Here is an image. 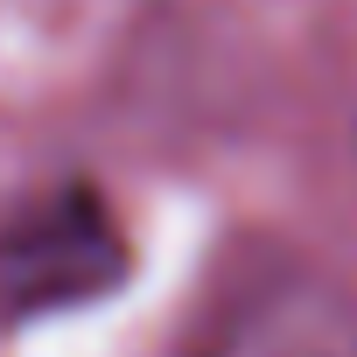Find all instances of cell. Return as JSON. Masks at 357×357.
<instances>
[{"instance_id":"obj_2","label":"cell","mask_w":357,"mask_h":357,"mask_svg":"<svg viewBox=\"0 0 357 357\" xmlns=\"http://www.w3.org/2000/svg\"><path fill=\"white\" fill-rule=\"evenodd\" d=\"M126 280V231L84 190H36L0 218V329L84 308Z\"/></svg>"},{"instance_id":"obj_1","label":"cell","mask_w":357,"mask_h":357,"mask_svg":"<svg viewBox=\"0 0 357 357\" xmlns=\"http://www.w3.org/2000/svg\"><path fill=\"white\" fill-rule=\"evenodd\" d=\"M175 357H357V294L287 245L225 266Z\"/></svg>"}]
</instances>
